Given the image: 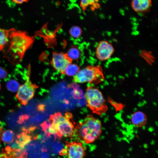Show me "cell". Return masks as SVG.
<instances>
[{
  "instance_id": "ac0fdd59",
  "label": "cell",
  "mask_w": 158,
  "mask_h": 158,
  "mask_svg": "<svg viewBox=\"0 0 158 158\" xmlns=\"http://www.w3.org/2000/svg\"><path fill=\"white\" fill-rule=\"evenodd\" d=\"M67 54L72 60H76L80 56V52L77 48L73 47L69 49Z\"/></svg>"
},
{
  "instance_id": "52a82bcc",
  "label": "cell",
  "mask_w": 158,
  "mask_h": 158,
  "mask_svg": "<svg viewBox=\"0 0 158 158\" xmlns=\"http://www.w3.org/2000/svg\"><path fill=\"white\" fill-rule=\"evenodd\" d=\"M114 51V48L111 43L107 40H102L99 42L97 45L95 55L99 60L105 61L111 57Z\"/></svg>"
},
{
  "instance_id": "7a4b0ae2",
  "label": "cell",
  "mask_w": 158,
  "mask_h": 158,
  "mask_svg": "<svg viewBox=\"0 0 158 158\" xmlns=\"http://www.w3.org/2000/svg\"><path fill=\"white\" fill-rule=\"evenodd\" d=\"M71 113L66 112L65 116L57 112L50 115L49 123L42 124L44 130L48 135H53L58 138L72 137L73 136L74 126Z\"/></svg>"
},
{
  "instance_id": "277c9868",
  "label": "cell",
  "mask_w": 158,
  "mask_h": 158,
  "mask_svg": "<svg viewBox=\"0 0 158 158\" xmlns=\"http://www.w3.org/2000/svg\"><path fill=\"white\" fill-rule=\"evenodd\" d=\"M85 97L86 105L93 113L101 115L108 110L103 95L98 88L92 86L86 89Z\"/></svg>"
},
{
  "instance_id": "cb8c5ba5",
  "label": "cell",
  "mask_w": 158,
  "mask_h": 158,
  "mask_svg": "<svg viewBox=\"0 0 158 158\" xmlns=\"http://www.w3.org/2000/svg\"><path fill=\"white\" fill-rule=\"evenodd\" d=\"M1 83H0V90H1Z\"/></svg>"
},
{
  "instance_id": "30bf717a",
  "label": "cell",
  "mask_w": 158,
  "mask_h": 158,
  "mask_svg": "<svg viewBox=\"0 0 158 158\" xmlns=\"http://www.w3.org/2000/svg\"><path fill=\"white\" fill-rule=\"evenodd\" d=\"M152 5V0H131L132 9L137 13L144 15L150 10Z\"/></svg>"
},
{
  "instance_id": "603a6c76",
  "label": "cell",
  "mask_w": 158,
  "mask_h": 158,
  "mask_svg": "<svg viewBox=\"0 0 158 158\" xmlns=\"http://www.w3.org/2000/svg\"><path fill=\"white\" fill-rule=\"evenodd\" d=\"M3 128L2 127L1 125L0 124V143L1 141V136L2 134L4 132Z\"/></svg>"
},
{
  "instance_id": "ffe728a7",
  "label": "cell",
  "mask_w": 158,
  "mask_h": 158,
  "mask_svg": "<svg viewBox=\"0 0 158 158\" xmlns=\"http://www.w3.org/2000/svg\"><path fill=\"white\" fill-rule=\"evenodd\" d=\"M8 89L12 91H16L18 89L20 86L18 83L16 81L10 80L7 83V84Z\"/></svg>"
},
{
  "instance_id": "7c38bea8",
  "label": "cell",
  "mask_w": 158,
  "mask_h": 158,
  "mask_svg": "<svg viewBox=\"0 0 158 158\" xmlns=\"http://www.w3.org/2000/svg\"><path fill=\"white\" fill-rule=\"evenodd\" d=\"M27 152L17 150H11L1 152L2 158H27Z\"/></svg>"
},
{
  "instance_id": "d6986e66",
  "label": "cell",
  "mask_w": 158,
  "mask_h": 158,
  "mask_svg": "<svg viewBox=\"0 0 158 158\" xmlns=\"http://www.w3.org/2000/svg\"><path fill=\"white\" fill-rule=\"evenodd\" d=\"M69 32L70 34L72 37L77 38L80 36L82 31L80 27L74 26L70 28Z\"/></svg>"
},
{
  "instance_id": "4fadbf2b",
  "label": "cell",
  "mask_w": 158,
  "mask_h": 158,
  "mask_svg": "<svg viewBox=\"0 0 158 158\" xmlns=\"http://www.w3.org/2000/svg\"><path fill=\"white\" fill-rule=\"evenodd\" d=\"M9 30L0 28V51H3L9 41Z\"/></svg>"
},
{
  "instance_id": "e0dca14e",
  "label": "cell",
  "mask_w": 158,
  "mask_h": 158,
  "mask_svg": "<svg viewBox=\"0 0 158 158\" xmlns=\"http://www.w3.org/2000/svg\"><path fill=\"white\" fill-rule=\"evenodd\" d=\"M80 70V67L77 64L71 63L66 67L63 74L68 76H74Z\"/></svg>"
},
{
  "instance_id": "7402d4cb",
  "label": "cell",
  "mask_w": 158,
  "mask_h": 158,
  "mask_svg": "<svg viewBox=\"0 0 158 158\" xmlns=\"http://www.w3.org/2000/svg\"><path fill=\"white\" fill-rule=\"evenodd\" d=\"M13 3L17 4H21L26 3L29 1L30 0H11Z\"/></svg>"
},
{
  "instance_id": "6da1fadb",
  "label": "cell",
  "mask_w": 158,
  "mask_h": 158,
  "mask_svg": "<svg viewBox=\"0 0 158 158\" xmlns=\"http://www.w3.org/2000/svg\"><path fill=\"white\" fill-rule=\"evenodd\" d=\"M9 31L8 46L4 52V56L15 65L22 61L26 51L32 46L34 37L30 35L26 31L14 28Z\"/></svg>"
},
{
  "instance_id": "3957f363",
  "label": "cell",
  "mask_w": 158,
  "mask_h": 158,
  "mask_svg": "<svg viewBox=\"0 0 158 158\" xmlns=\"http://www.w3.org/2000/svg\"><path fill=\"white\" fill-rule=\"evenodd\" d=\"M101 121L92 115L87 116L83 121L75 128L73 135L77 139L86 144L93 142L98 139L102 133Z\"/></svg>"
},
{
  "instance_id": "9c48e42d",
  "label": "cell",
  "mask_w": 158,
  "mask_h": 158,
  "mask_svg": "<svg viewBox=\"0 0 158 158\" xmlns=\"http://www.w3.org/2000/svg\"><path fill=\"white\" fill-rule=\"evenodd\" d=\"M67 158H83L85 154V150L82 144L75 141H66Z\"/></svg>"
},
{
  "instance_id": "8992f818",
  "label": "cell",
  "mask_w": 158,
  "mask_h": 158,
  "mask_svg": "<svg viewBox=\"0 0 158 158\" xmlns=\"http://www.w3.org/2000/svg\"><path fill=\"white\" fill-rule=\"evenodd\" d=\"M31 66L29 64L27 68L26 80L25 82L19 87L15 97L20 104L23 105H27L32 98L36 89L39 87L32 83L30 80Z\"/></svg>"
},
{
  "instance_id": "ba28073f",
  "label": "cell",
  "mask_w": 158,
  "mask_h": 158,
  "mask_svg": "<svg viewBox=\"0 0 158 158\" xmlns=\"http://www.w3.org/2000/svg\"><path fill=\"white\" fill-rule=\"evenodd\" d=\"M72 61L67 53L54 52L51 63L56 70L63 74L66 68L72 63Z\"/></svg>"
},
{
  "instance_id": "2e32d148",
  "label": "cell",
  "mask_w": 158,
  "mask_h": 158,
  "mask_svg": "<svg viewBox=\"0 0 158 158\" xmlns=\"http://www.w3.org/2000/svg\"><path fill=\"white\" fill-rule=\"evenodd\" d=\"M139 55L150 65H152L154 62L155 58L150 51L142 50L140 52Z\"/></svg>"
},
{
  "instance_id": "8fae6325",
  "label": "cell",
  "mask_w": 158,
  "mask_h": 158,
  "mask_svg": "<svg viewBox=\"0 0 158 158\" xmlns=\"http://www.w3.org/2000/svg\"><path fill=\"white\" fill-rule=\"evenodd\" d=\"M132 124L137 127H142L145 126L147 121L146 115L143 112L137 111L134 112L131 117Z\"/></svg>"
},
{
  "instance_id": "44dd1931",
  "label": "cell",
  "mask_w": 158,
  "mask_h": 158,
  "mask_svg": "<svg viewBox=\"0 0 158 158\" xmlns=\"http://www.w3.org/2000/svg\"><path fill=\"white\" fill-rule=\"evenodd\" d=\"M7 75V72L5 70L0 67V78H6Z\"/></svg>"
},
{
  "instance_id": "5bb4252c",
  "label": "cell",
  "mask_w": 158,
  "mask_h": 158,
  "mask_svg": "<svg viewBox=\"0 0 158 158\" xmlns=\"http://www.w3.org/2000/svg\"><path fill=\"white\" fill-rule=\"evenodd\" d=\"M99 0H80V6L83 11L84 12L87 7L91 6L92 10L99 8Z\"/></svg>"
},
{
  "instance_id": "5b68a950",
  "label": "cell",
  "mask_w": 158,
  "mask_h": 158,
  "mask_svg": "<svg viewBox=\"0 0 158 158\" xmlns=\"http://www.w3.org/2000/svg\"><path fill=\"white\" fill-rule=\"evenodd\" d=\"M104 79L103 70L100 66H88L80 70L73 76V80L76 83L88 82L97 85L102 82Z\"/></svg>"
},
{
  "instance_id": "9a60e30c",
  "label": "cell",
  "mask_w": 158,
  "mask_h": 158,
  "mask_svg": "<svg viewBox=\"0 0 158 158\" xmlns=\"http://www.w3.org/2000/svg\"><path fill=\"white\" fill-rule=\"evenodd\" d=\"M15 139V134L11 130H7L4 131L1 136V141L6 144H10Z\"/></svg>"
}]
</instances>
